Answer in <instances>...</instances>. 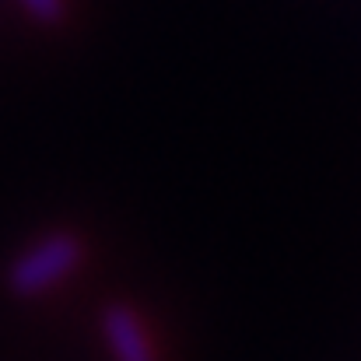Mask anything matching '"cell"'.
Wrapping results in <instances>:
<instances>
[{
  "label": "cell",
  "mask_w": 361,
  "mask_h": 361,
  "mask_svg": "<svg viewBox=\"0 0 361 361\" xmlns=\"http://www.w3.org/2000/svg\"><path fill=\"white\" fill-rule=\"evenodd\" d=\"M102 341L113 361H158L144 319L130 305H109L102 312Z\"/></svg>",
  "instance_id": "7a4b0ae2"
},
{
  "label": "cell",
  "mask_w": 361,
  "mask_h": 361,
  "mask_svg": "<svg viewBox=\"0 0 361 361\" xmlns=\"http://www.w3.org/2000/svg\"><path fill=\"white\" fill-rule=\"evenodd\" d=\"M25 7L28 18L42 21V25H56L63 18V0H18Z\"/></svg>",
  "instance_id": "3957f363"
},
{
  "label": "cell",
  "mask_w": 361,
  "mask_h": 361,
  "mask_svg": "<svg viewBox=\"0 0 361 361\" xmlns=\"http://www.w3.org/2000/svg\"><path fill=\"white\" fill-rule=\"evenodd\" d=\"M85 259V245L71 232H49L32 242L18 259L7 267V288L18 298H39L53 288H60Z\"/></svg>",
  "instance_id": "6da1fadb"
}]
</instances>
